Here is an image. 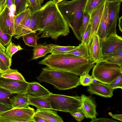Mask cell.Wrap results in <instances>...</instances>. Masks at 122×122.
Masks as SVG:
<instances>
[{
    "instance_id": "cell-1",
    "label": "cell",
    "mask_w": 122,
    "mask_h": 122,
    "mask_svg": "<svg viewBox=\"0 0 122 122\" xmlns=\"http://www.w3.org/2000/svg\"><path fill=\"white\" fill-rule=\"evenodd\" d=\"M38 35L41 38L51 37L56 40L70 33L68 23L53 0L41 7L39 17Z\"/></svg>"
},
{
    "instance_id": "cell-2",
    "label": "cell",
    "mask_w": 122,
    "mask_h": 122,
    "mask_svg": "<svg viewBox=\"0 0 122 122\" xmlns=\"http://www.w3.org/2000/svg\"><path fill=\"white\" fill-rule=\"evenodd\" d=\"M51 68L75 74L78 76L88 74L95 63L90 58L70 54L48 55L38 62Z\"/></svg>"
},
{
    "instance_id": "cell-3",
    "label": "cell",
    "mask_w": 122,
    "mask_h": 122,
    "mask_svg": "<svg viewBox=\"0 0 122 122\" xmlns=\"http://www.w3.org/2000/svg\"><path fill=\"white\" fill-rule=\"evenodd\" d=\"M42 70L37 77L40 82L50 83L59 90L71 89L80 85L79 78L75 74L47 66Z\"/></svg>"
},
{
    "instance_id": "cell-4",
    "label": "cell",
    "mask_w": 122,
    "mask_h": 122,
    "mask_svg": "<svg viewBox=\"0 0 122 122\" xmlns=\"http://www.w3.org/2000/svg\"><path fill=\"white\" fill-rule=\"evenodd\" d=\"M87 0L63 1L57 4L58 7L77 39L81 42L79 30L81 20Z\"/></svg>"
},
{
    "instance_id": "cell-5",
    "label": "cell",
    "mask_w": 122,
    "mask_h": 122,
    "mask_svg": "<svg viewBox=\"0 0 122 122\" xmlns=\"http://www.w3.org/2000/svg\"><path fill=\"white\" fill-rule=\"evenodd\" d=\"M49 101L52 110L70 113L76 112L81 108L80 97L50 94L40 97Z\"/></svg>"
},
{
    "instance_id": "cell-6",
    "label": "cell",
    "mask_w": 122,
    "mask_h": 122,
    "mask_svg": "<svg viewBox=\"0 0 122 122\" xmlns=\"http://www.w3.org/2000/svg\"><path fill=\"white\" fill-rule=\"evenodd\" d=\"M92 76L97 81L108 84L122 74V66L101 61L93 66Z\"/></svg>"
},
{
    "instance_id": "cell-7",
    "label": "cell",
    "mask_w": 122,
    "mask_h": 122,
    "mask_svg": "<svg viewBox=\"0 0 122 122\" xmlns=\"http://www.w3.org/2000/svg\"><path fill=\"white\" fill-rule=\"evenodd\" d=\"M36 111L29 105L21 108H13L0 114V122H33Z\"/></svg>"
},
{
    "instance_id": "cell-8",
    "label": "cell",
    "mask_w": 122,
    "mask_h": 122,
    "mask_svg": "<svg viewBox=\"0 0 122 122\" xmlns=\"http://www.w3.org/2000/svg\"><path fill=\"white\" fill-rule=\"evenodd\" d=\"M122 0H106L108 7L107 25L106 38L112 34L117 33V22L119 18L120 5Z\"/></svg>"
},
{
    "instance_id": "cell-9",
    "label": "cell",
    "mask_w": 122,
    "mask_h": 122,
    "mask_svg": "<svg viewBox=\"0 0 122 122\" xmlns=\"http://www.w3.org/2000/svg\"><path fill=\"white\" fill-rule=\"evenodd\" d=\"M15 5L9 7L5 6L0 12V28L4 32L13 36L15 16Z\"/></svg>"
},
{
    "instance_id": "cell-10",
    "label": "cell",
    "mask_w": 122,
    "mask_h": 122,
    "mask_svg": "<svg viewBox=\"0 0 122 122\" xmlns=\"http://www.w3.org/2000/svg\"><path fill=\"white\" fill-rule=\"evenodd\" d=\"M29 82L0 77V86L14 93H26Z\"/></svg>"
},
{
    "instance_id": "cell-11",
    "label": "cell",
    "mask_w": 122,
    "mask_h": 122,
    "mask_svg": "<svg viewBox=\"0 0 122 122\" xmlns=\"http://www.w3.org/2000/svg\"><path fill=\"white\" fill-rule=\"evenodd\" d=\"M100 44L102 55H104L122 47V38L117 33L112 34L103 39H100Z\"/></svg>"
},
{
    "instance_id": "cell-12",
    "label": "cell",
    "mask_w": 122,
    "mask_h": 122,
    "mask_svg": "<svg viewBox=\"0 0 122 122\" xmlns=\"http://www.w3.org/2000/svg\"><path fill=\"white\" fill-rule=\"evenodd\" d=\"M81 102V108L87 118L92 120L97 118L98 115L96 111L97 105L95 100L92 97L82 94L80 96Z\"/></svg>"
},
{
    "instance_id": "cell-13",
    "label": "cell",
    "mask_w": 122,
    "mask_h": 122,
    "mask_svg": "<svg viewBox=\"0 0 122 122\" xmlns=\"http://www.w3.org/2000/svg\"><path fill=\"white\" fill-rule=\"evenodd\" d=\"M106 1L98 8L93 11L90 15L89 24L91 26L90 35L88 46L97 34L102 18Z\"/></svg>"
},
{
    "instance_id": "cell-14",
    "label": "cell",
    "mask_w": 122,
    "mask_h": 122,
    "mask_svg": "<svg viewBox=\"0 0 122 122\" xmlns=\"http://www.w3.org/2000/svg\"><path fill=\"white\" fill-rule=\"evenodd\" d=\"M89 86L87 91L91 95L95 94L106 98H110L113 96V90L107 84L99 81L93 83Z\"/></svg>"
},
{
    "instance_id": "cell-15",
    "label": "cell",
    "mask_w": 122,
    "mask_h": 122,
    "mask_svg": "<svg viewBox=\"0 0 122 122\" xmlns=\"http://www.w3.org/2000/svg\"><path fill=\"white\" fill-rule=\"evenodd\" d=\"M89 55L91 59L95 63L101 61L102 54L100 39L97 34L88 46Z\"/></svg>"
},
{
    "instance_id": "cell-16",
    "label": "cell",
    "mask_w": 122,
    "mask_h": 122,
    "mask_svg": "<svg viewBox=\"0 0 122 122\" xmlns=\"http://www.w3.org/2000/svg\"><path fill=\"white\" fill-rule=\"evenodd\" d=\"M51 93L39 83L34 82L29 83L26 94L28 96L40 97L49 95Z\"/></svg>"
},
{
    "instance_id": "cell-17",
    "label": "cell",
    "mask_w": 122,
    "mask_h": 122,
    "mask_svg": "<svg viewBox=\"0 0 122 122\" xmlns=\"http://www.w3.org/2000/svg\"><path fill=\"white\" fill-rule=\"evenodd\" d=\"M35 114L43 118L48 122H63L62 118L56 112L47 109H37Z\"/></svg>"
},
{
    "instance_id": "cell-18",
    "label": "cell",
    "mask_w": 122,
    "mask_h": 122,
    "mask_svg": "<svg viewBox=\"0 0 122 122\" xmlns=\"http://www.w3.org/2000/svg\"><path fill=\"white\" fill-rule=\"evenodd\" d=\"M32 11L29 8L25 11L15 15L14 22L13 36L18 35L22 29L27 19Z\"/></svg>"
},
{
    "instance_id": "cell-19",
    "label": "cell",
    "mask_w": 122,
    "mask_h": 122,
    "mask_svg": "<svg viewBox=\"0 0 122 122\" xmlns=\"http://www.w3.org/2000/svg\"><path fill=\"white\" fill-rule=\"evenodd\" d=\"M9 101L13 108H23L29 105L28 97L26 93L15 94L10 97Z\"/></svg>"
},
{
    "instance_id": "cell-20",
    "label": "cell",
    "mask_w": 122,
    "mask_h": 122,
    "mask_svg": "<svg viewBox=\"0 0 122 122\" xmlns=\"http://www.w3.org/2000/svg\"><path fill=\"white\" fill-rule=\"evenodd\" d=\"M101 61L122 66V47L114 52L102 56Z\"/></svg>"
},
{
    "instance_id": "cell-21",
    "label": "cell",
    "mask_w": 122,
    "mask_h": 122,
    "mask_svg": "<svg viewBox=\"0 0 122 122\" xmlns=\"http://www.w3.org/2000/svg\"><path fill=\"white\" fill-rule=\"evenodd\" d=\"M108 7L106 3L102 16L97 33L101 40L104 39L105 37L107 25Z\"/></svg>"
},
{
    "instance_id": "cell-22",
    "label": "cell",
    "mask_w": 122,
    "mask_h": 122,
    "mask_svg": "<svg viewBox=\"0 0 122 122\" xmlns=\"http://www.w3.org/2000/svg\"><path fill=\"white\" fill-rule=\"evenodd\" d=\"M29 105L35 106L38 109H47L52 110L50 102L40 97L28 96Z\"/></svg>"
},
{
    "instance_id": "cell-23",
    "label": "cell",
    "mask_w": 122,
    "mask_h": 122,
    "mask_svg": "<svg viewBox=\"0 0 122 122\" xmlns=\"http://www.w3.org/2000/svg\"><path fill=\"white\" fill-rule=\"evenodd\" d=\"M33 57L31 60L37 59L51 53V50L49 44L45 45L37 44L33 50Z\"/></svg>"
},
{
    "instance_id": "cell-24",
    "label": "cell",
    "mask_w": 122,
    "mask_h": 122,
    "mask_svg": "<svg viewBox=\"0 0 122 122\" xmlns=\"http://www.w3.org/2000/svg\"><path fill=\"white\" fill-rule=\"evenodd\" d=\"M66 54H71L83 57L90 59L89 55L88 46L82 42L79 44L76 48L68 52Z\"/></svg>"
},
{
    "instance_id": "cell-25",
    "label": "cell",
    "mask_w": 122,
    "mask_h": 122,
    "mask_svg": "<svg viewBox=\"0 0 122 122\" xmlns=\"http://www.w3.org/2000/svg\"><path fill=\"white\" fill-rule=\"evenodd\" d=\"M106 0H87L84 12L90 15L94 10L98 8L106 1Z\"/></svg>"
},
{
    "instance_id": "cell-26",
    "label": "cell",
    "mask_w": 122,
    "mask_h": 122,
    "mask_svg": "<svg viewBox=\"0 0 122 122\" xmlns=\"http://www.w3.org/2000/svg\"><path fill=\"white\" fill-rule=\"evenodd\" d=\"M51 53L55 54H66L68 52L76 48L77 46H61L52 44H50Z\"/></svg>"
},
{
    "instance_id": "cell-27",
    "label": "cell",
    "mask_w": 122,
    "mask_h": 122,
    "mask_svg": "<svg viewBox=\"0 0 122 122\" xmlns=\"http://www.w3.org/2000/svg\"><path fill=\"white\" fill-rule=\"evenodd\" d=\"M1 76L10 79L25 81L21 74L16 69H12L10 68L3 72Z\"/></svg>"
},
{
    "instance_id": "cell-28",
    "label": "cell",
    "mask_w": 122,
    "mask_h": 122,
    "mask_svg": "<svg viewBox=\"0 0 122 122\" xmlns=\"http://www.w3.org/2000/svg\"><path fill=\"white\" fill-rule=\"evenodd\" d=\"M40 9L32 12L31 15V20L29 27V34L36 33L38 30L39 17Z\"/></svg>"
},
{
    "instance_id": "cell-29",
    "label": "cell",
    "mask_w": 122,
    "mask_h": 122,
    "mask_svg": "<svg viewBox=\"0 0 122 122\" xmlns=\"http://www.w3.org/2000/svg\"><path fill=\"white\" fill-rule=\"evenodd\" d=\"M36 33H31L22 36V38L25 44L29 46L35 47L37 44V41L40 37Z\"/></svg>"
},
{
    "instance_id": "cell-30",
    "label": "cell",
    "mask_w": 122,
    "mask_h": 122,
    "mask_svg": "<svg viewBox=\"0 0 122 122\" xmlns=\"http://www.w3.org/2000/svg\"><path fill=\"white\" fill-rule=\"evenodd\" d=\"M90 18L89 14L84 12L81 20L79 30L81 38L89 24Z\"/></svg>"
},
{
    "instance_id": "cell-31",
    "label": "cell",
    "mask_w": 122,
    "mask_h": 122,
    "mask_svg": "<svg viewBox=\"0 0 122 122\" xmlns=\"http://www.w3.org/2000/svg\"><path fill=\"white\" fill-rule=\"evenodd\" d=\"M16 7L15 15L25 11L28 7V0H15Z\"/></svg>"
},
{
    "instance_id": "cell-32",
    "label": "cell",
    "mask_w": 122,
    "mask_h": 122,
    "mask_svg": "<svg viewBox=\"0 0 122 122\" xmlns=\"http://www.w3.org/2000/svg\"><path fill=\"white\" fill-rule=\"evenodd\" d=\"M23 49L19 45H16L11 41L6 48L5 52L10 58L12 59V56L18 51Z\"/></svg>"
},
{
    "instance_id": "cell-33",
    "label": "cell",
    "mask_w": 122,
    "mask_h": 122,
    "mask_svg": "<svg viewBox=\"0 0 122 122\" xmlns=\"http://www.w3.org/2000/svg\"><path fill=\"white\" fill-rule=\"evenodd\" d=\"M15 94L0 86V102L10 104L9 98Z\"/></svg>"
},
{
    "instance_id": "cell-34",
    "label": "cell",
    "mask_w": 122,
    "mask_h": 122,
    "mask_svg": "<svg viewBox=\"0 0 122 122\" xmlns=\"http://www.w3.org/2000/svg\"><path fill=\"white\" fill-rule=\"evenodd\" d=\"M31 15L27 19L22 29L17 35L14 36V37L18 39L23 36L29 34V27L31 20Z\"/></svg>"
},
{
    "instance_id": "cell-35",
    "label": "cell",
    "mask_w": 122,
    "mask_h": 122,
    "mask_svg": "<svg viewBox=\"0 0 122 122\" xmlns=\"http://www.w3.org/2000/svg\"><path fill=\"white\" fill-rule=\"evenodd\" d=\"M79 81L80 85L84 86H89L93 82L94 78L88 73L80 76Z\"/></svg>"
},
{
    "instance_id": "cell-36",
    "label": "cell",
    "mask_w": 122,
    "mask_h": 122,
    "mask_svg": "<svg viewBox=\"0 0 122 122\" xmlns=\"http://www.w3.org/2000/svg\"><path fill=\"white\" fill-rule=\"evenodd\" d=\"M13 36L3 32L0 28V43L7 46L11 41Z\"/></svg>"
},
{
    "instance_id": "cell-37",
    "label": "cell",
    "mask_w": 122,
    "mask_h": 122,
    "mask_svg": "<svg viewBox=\"0 0 122 122\" xmlns=\"http://www.w3.org/2000/svg\"><path fill=\"white\" fill-rule=\"evenodd\" d=\"M29 8L32 12L41 9L43 1L42 0H28Z\"/></svg>"
},
{
    "instance_id": "cell-38",
    "label": "cell",
    "mask_w": 122,
    "mask_h": 122,
    "mask_svg": "<svg viewBox=\"0 0 122 122\" xmlns=\"http://www.w3.org/2000/svg\"><path fill=\"white\" fill-rule=\"evenodd\" d=\"M0 58L6 67L8 69L10 68L11 65L12 59L6 53L5 51L0 49Z\"/></svg>"
},
{
    "instance_id": "cell-39",
    "label": "cell",
    "mask_w": 122,
    "mask_h": 122,
    "mask_svg": "<svg viewBox=\"0 0 122 122\" xmlns=\"http://www.w3.org/2000/svg\"><path fill=\"white\" fill-rule=\"evenodd\" d=\"M111 89L114 90L117 88L122 89V74H120L115 80L107 84Z\"/></svg>"
},
{
    "instance_id": "cell-40",
    "label": "cell",
    "mask_w": 122,
    "mask_h": 122,
    "mask_svg": "<svg viewBox=\"0 0 122 122\" xmlns=\"http://www.w3.org/2000/svg\"><path fill=\"white\" fill-rule=\"evenodd\" d=\"M91 30V26L89 24L81 37V42L83 43L88 46Z\"/></svg>"
},
{
    "instance_id": "cell-41",
    "label": "cell",
    "mask_w": 122,
    "mask_h": 122,
    "mask_svg": "<svg viewBox=\"0 0 122 122\" xmlns=\"http://www.w3.org/2000/svg\"><path fill=\"white\" fill-rule=\"evenodd\" d=\"M70 113L73 118L79 122H81L85 117V114L81 108L76 112Z\"/></svg>"
},
{
    "instance_id": "cell-42",
    "label": "cell",
    "mask_w": 122,
    "mask_h": 122,
    "mask_svg": "<svg viewBox=\"0 0 122 122\" xmlns=\"http://www.w3.org/2000/svg\"><path fill=\"white\" fill-rule=\"evenodd\" d=\"M13 108L10 104L0 102V114Z\"/></svg>"
},
{
    "instance_id": "cell-43",
    "label": "cell",
    "mask_w": 122,
    "mask_h": 122,
    "mask_svg": "<svg viewBox=\"0 0 122 122\" xmlns=\"http://www.w3.org/2000/svg\"><path fill=\"white\" fill-rule=\"evenodd\" d=\"M118 122L114 121L111 119L101 118H96L92 120L90 122Z\"/></svg>"
},
{
    "instance_id": "cell-44",
    "label": "cell",
    "mask_w": 122,
    "mask_h": 122,
    "mask_svg": "<svg viewBox=\"0 0 122 122\" xmlns=\"http://www.w3.org/2000/svg\"><path fill=\"white\" fill-rule=\"evenodd\" d=\"M33 122H48L43 118L35 114L33 117Z\"/></svg>"
},
{
    "instance_id": "cell-45",
    "label": "cell",
    "mask_w": 122,
    "mask_h": 122,
    "mask_svg": "<svg viewBox=\"0 0 122 122\" xmlns=\"http://www.w3.org/2000/svg\"><path fill=\"white\" fill-rule=\"evenodd\" d=\"M108 114L109 115L111 116L113 118L122 122V114H113L111 112H109Z\"/></svg>"
},
{
    "instance_id": "cell-46",
    "label": "cell",
    "mask_w": 122,
    "mask_h": 122,
    "mask_svg": "<svg viewBox=\"0 0 122 122\" xmlns=\"http://www.w3.org/2000/svg\"><path fill=\"white\" fill-rule=\"evenodd\" d=\"M13 5H15V0H6L5 7L7 6L9 7Z\"/></svg>"
},
{
    "instance_id": "cell-47",
    "label": "cell",
    "mask_w": 122,
    "mask_h": 122,
    "mask_svg": "<svg viewBox=\"0 0 122 122\" xmlns=\"http://www.w3.org/2000/svg\"><path fill=\"white\" fill-rule=\"evenodd\" d=\"M8 69L6 67L0 58V70L3 72Z\"/></svg>"
},
{
    "instance_id": "cell-48",
    "label": "cell",
    "mask_w": 122,
    "mask_h": 122,
    "mask_svg": "<svg viewBox=\"0 0 122 122\" xmlns=\"http://www.w3.org/2000/svg\"><path fill=\"white\" fill-rule=\"evenodd\" d=\"M118 26L119 30L121 32H122V16H121L118 19Z\"/></svg>"
},
{
    "instance_id": "cell-49",
    "label": "cell",
    "mask_w": 122,
    "mask_h": 122,
    "mask_svg": "<svg viewBox=\"0 0 122 122\" xmlns=\"http://www.w3.org/2000/svg\"><path fill=\"white\" fill-rule=\"evenodd\" d=\"M6 0H0V12L5 7V4Z\"/></svg>"
},
{
    "instance_id": "cell-50",
    "label": "cell",
    "mask_w": 122,
    "mask_h": 122,
    "mask_svg": "<svg viewBox=\"0 0 122 122\" xmlns=\"http://www.w3.org/2000/svg\"><path fill=\"white\" fill-rule=\"evenodd\" d=\"M0 49L5 51L6 48L0 43Z\"/></svg>"
},
{
    "instance_id": "cell-51",
    "label": "cell",
    "mask_w": 122,
    "mask_h": 122,
    "mask_svg": "<svg viewBox=\"0 0 122 122\" xmlns=\"http://www.w3.org/2000/svg\"><path fill=\"white\" fill-rule=\"evenodd\" d=\"M65 0H53V1L56 4H57Z\"/></svg>"
},
{
    "instance_id": "cell-52",
    "label": "cell",
    "mask_w": 122,
    "mask_h": 122,
    "mask_svg": "<svg viewBox=\"0 0 122 122\" xmlns=\"http://www.w3.org/2000/svg\"><path fill=\"white\" fill-rule=\"evenodd\" d=\"M3 72L0 70V77L2 75L3 73Z\"/></svg>"
},
{
    "instance_id": "cell-53",
    "label": "cell",
    "mask_w": 122,
    "mask_h": 122,
    "mask_svg": "<svg viewBox=\"0 0 122 122\" xmlns=\"http://www.w3.org/2000/svg\"><path fill=\"white\" fill-rule=\"evenodd\" d=\"M44 0H42V1H43Z\"/></svg>"
}]
</instances>
